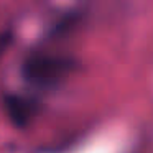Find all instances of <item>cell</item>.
Here are the masks:
<instances>
[{
	"label": "cell",
	"mask_w": 153,
	"mask_h": 153,
	"mask_svg": "<svg viewBox=\"0 0 153 153\" xmlns=\"http://www.w3.org/2000/svg\"><path fill=\"white\" fill-rule=\"evenodd\" d=\"M12 41H13V33L12 31H2L0 33V59L5 54V51L10 48Z\"/></svg>",
	"instance_id": "3957f363"
},
{
	"label": "cell",
	"mask_w": 153,
	"mask_h": 153,
	"mask_svg": "<svg viewBox=\"0 0 153 153\" xmlns=\"http://www.w3.org/2000/svg\"><path fill=\"white\" fill-rule=\"evenodd\" d=\"M74 69V61L66 54L35 51L23 58L20 77L25 84L38 91H53Z\"/></svg>",
	"instance_id": "6da1fadb"
},
{
	"label": "cell",
	"mask_w": 153,
	"mask_h": 153,
	"mask_svg": "<svg viewBox=\"0 0 153 153\" xmlns=\"http://www.w3.org/2000/svg\"><path fill=\"white\" fill-rule=\"evenodd\" d=\"M4 107L12 123L17 127H27L40 112V100L33 96L10 92L4 97Z\"/></svg>",
	"instance_id": "7a4b0ae2"
}]
</instances>
